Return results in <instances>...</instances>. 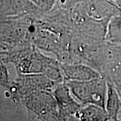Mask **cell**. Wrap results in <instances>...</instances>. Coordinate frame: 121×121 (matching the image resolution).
<instances>
[{
    "mask_svg": "<svg viewBox=\"0 0 121 121\" xmlns=\"http://www.w3.org/2000/svg\"><path fill=\"white\" fill-rule=\"evenodd\" d=\"M27 107L32 118L37 121H59V110L51 91L37 90L27 94Z\"/></svg>",
    "mask_w": 121,
    "mask_h": 121,
    "instance_id": "cell-3",
    "label": "cell"
},
{
    "mask_svg": "<svg viewBox=\"0 0 121 121\" xmlns=\"http://www.w3.org/2000/svg\"><path fill=\"white\" fill-rule=\"evenodd\" d=\"M52 92L58 106L59 121H79L82 105L75 98L65 81L57 84Z\"/></svg>",
    "mask_w": 121,
    "mask_h": 121,
    "instance_id": "cell-4",
    "label": "cell"
},
{
    "mask_svg": "<svg viewBox=\"0 0 121 121\" xmlns=\"http://www.w3.org/2000/svg\"><path fill=\"white\" fill-rule=\"evenodd\" d=\"M79 121H109L108 113L105 108L95 104L83 105L79 113Z\"/></svg>",
    "mask_w": 121,
    "mask_h": 121,
    "instance_id": "cell-8",
    "label": "cell"
},
{
    "mask_svg": "<svg viewBox=\"0 0 121 121\" xmlns=\"http://www.w3.org/2000/svg\"><path fill=\"white\" fill-rule=\"evenodd\" d=\"M112 1H113L115 4H117L119 8H121V0H111Z\"/></svg>",
    "mask_w": 121,
    "mask_h": 121,
    "instance_id": "cell-12",
    "label": "cell"
},
{
    "mask_svg": "<svg viewBox=\"0 0 121 121\" xmlns=\"http://www.w3.org/2000/svg\"><path fill=\"white\" fill-rule=\"evenodd\" d=\"M71 94L82 105L95 104L105 108L108 82L102 76L86 81H65Z\"/></svg>",
    "mask_w": 121,
    "mask_h": 121,
    "instance_id": "cell-2",
    "label": "cell"
},
{
    "mask_svg": "<svg viewBox=\"0 0 121 121\" xmlns=\"http://www.w3.org/2000/svg\"><path fill=\"white\" fill-rule=\"evenodd\" d=\"M65 81H86L102 76L91 66L82 63H60Z\"/></svg>",
    "mask_w": 121,
    "mask_h": 121,
    "instance_id": "cell-6",
    "label": "cell"
},
{
    "mask_svg": "<svg viewBox=\"0 0 121 121\" xmlns=\"http://www.w3.org/2000/svg\"><path fill=\"white\" fill-rule=\"evenodd\" d=\"M87 0H57L56 4L66 9H71L77 5L84 3Z\"/></svg>",
    "mask_w": 121,
    "mask_h": 121,
    "instance_id": "cell-11",
    "label": "cell"
},
{
    "mask_svg": "<svg viewBox=\"0 0 121 121\" xmlns=\"http://www.w3.org/2000/svg\"><path fill=\"white\" fill-rule=\"evenodd\" d=\"M70 16L73 35L93 44H99L106 40L110 20H99L90 16L82 3L70 9Z\"/></svg>",
    "mask_w": 121,
    "mask_h": 121,
    "instance_id": "cell-1",
    "label": "cell"
},
{
    "mask_svg": "<svg viewBox=\"0 0 121 121\" xmlns=\"http://www.w3.org/2000/svg\"><path fill=\"white\" fill-rule=\"evenodd\" d=\"M40 12L46 13L51 11L56 4L57 0H28Z\"/></svg>",
    "mask_w": 121,
    "mask_h": 121,
    "instance_id": "cell-10",
    "label": "cell"
},
{
    "mask_svg": "<svg viewBox=\"0 0 121 121\" xmlns=\"http://www.w3.org/2000/svg\"><path fill=\"white\" fill-rule=\"evenodd\" d=\"M105 109L109 121H121V99L114 86L108 82Z\"/></svg>",
    "mask_w": 121,
    "mask_h": 121,
    "instance_id": "cell-7",
    "label": "cell"
},
{
    "mask_svg": "<svg viewBox=\"0 0 121 121\" xmlns=\"http://www.w3.org/2000/svg\"><path fill=\"white\" fill-rule=\"evenodd\" d=\"M106 40L121 46V14L113 17L109 22Z\"/></svg>",
    "mask_w": 121,
    "mask_h": 121,
    "instance_id": "cell-9",
    "label": "cell"
},
{
    "mask_svg": "<svg viewBox=\"0 0 121 121\" xmlns=\"http://www.w3.org/2000/svg\"><path fill=\"white\" fill-rule=\"evenodd\" d=\"M87 13L97 20H110L121 14V8L111 0H87L82 3Z\"/></svg>",
    "mask_w": 121,
    "mask_h": 121,
    "instance_id": "cell-5",
    "label": "cell"
}]
</instances>
